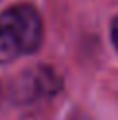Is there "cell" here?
Returning a JSON list of instances; mask_svg holds the SVG:
<instances>
[{"instance_id":"1","label":"cell","mask_w":118,"mask_h":120,"mask_svg":"<svg viewBox=\"0 0 118 120\" xmlns=\"http://www.w3.org/2000/svg\"><path fill=\"white\" fill-rule=\"evenodd\" d=\"M41 38L43 22L32 4H16L0 12V63L33 53Z\"/></svg>"},{"instance_id":"2","label":"cell","mask_w":118,"mask_h":120,"mask_svg":"<svg viewBox=\"0 0 118 120\" xmlns=\"http://www.w3.org/2000/svg\"><path fill=\"white\" fill-rule=\"evenodd\" d=\"M112 38H114V43L118 47V18L114 20V26H112Z\"/></svg>"}]
</instances>
